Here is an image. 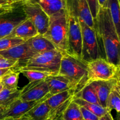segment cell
Instances as JSON below:
<instances>
[{"mask_svg":"<svg viewBox=\"0 0 120 120\" xmlns=\"http://www.w3.org/2000/svg\"><path fill=\"white\" fill-rule=\"evenodd\" d=\"M94 22L100 58L120 67V35L107 8L100 7Z\"/></svg>","mask_w":120,"mask_h":120,"instance_id":"cell-1","label":"cell"},{"mask_svg":"<svg viewBox=\"0 0 120 120\" xmlns=\"http://www.w3.org/2000/svg\"><path fill=\"white\" fill-rule=\"evenodd\" d=\"M58 74L69 80L75 95L88 84L86 62L66 53L62 55Z\"/></svg>","mask_w":120,"mask_h":120,"instance_id":"cell-2","label":"cell"},{"mask_svg":"<svg viewBox=\"0 0 120 120\" xmlns=\"http://www.w3.org/2000/svg\"><path fill=\"white\" fill-rule=\"evenodd\" d=\"M62 55L57 49L48 51L36 54L25 62L11 69L18 72L21 70H34L55 75L59 72Z\"/></svg>","mask_w":120,"mask_h":120,"instance_id":"cell-3","label":"cell"},{"mask_svg":"<svg viewBox=\"0 0 120 120\" xmlns=\"http://www.w3.org/2000/svg\"><path fill=\"white\" fill-rule=\"evenodd\" d=\"M49 17L48 30L43 35L62 54H67L68 18L66 8L55 13Z\"/></svg>","mask_w":120,"mask_h":120,"instance_id":"cell-4","label":"cell"},{"mask_svg":"<svg viewBox=\"0 0 120 120\" xmlns=\"http://www.w3.org/2000/svg\"><path fill=\"white\" fill-rule=\"evenodd\" d=\"M88 84L93 81H107L120 77V67L109 62L105 59L98 58L86 62Z\"/></svg>","mask_w":120,"mask_h":120,"instance_id":"cell-5","label":"cell"},{"mask_svg":"<svg viewBox=\"0 0 120 120\" xmlns=\"http://www.w3.org/2000/svg\"><path fill=\"white\" fill-rule=\"evenodd\" d=\"M26 19L22 2L12 4L8 10L0 15V39L9 35L18 25Z\"/></svg>","mask_w":120,"mask_h":120,"instance_id":"cell-6","label":"cell"},{"mask_svg":"<svg viewBox=\"0 0 120 120\" xmlns=\"http://www.w3.org/2000/svg\"><path fill=\"white\" fill-rule=\"evenodd\" d=\"M68 32L67 54L82 60V33L78 18L68 11Z\"/></svg>","mask_w":120,"mask_h":120,"instance_id":"cell-7","label":"cell"},{"mask_svg":"<svg viewBox=\"0 0 120 120\" xmlns=\"http://www.w3.org/2000/svg\"><path fill=\"white\" fill-rule=\"evenodd\" d=\"M79 22L82 33V60L87 62L100 58L94 28L90 27L83 21L79 20Z\"/></svg>","mask_w":120,"mask_h":120,"instance_id":"cell-8","label":"cell"},{"mask_svg":"<svg viewBox=\"0 0 120 120\" xmlns=\"http://www.w3.org/2000/svg\"><path fill=\"white\" fill-rule=\"evenodd\" d=\"M22 8L26 19L30 20L40 35L45 34L49 24V15L37 4L22 2Z\"/></svg>","mask_w":120,"mask_h":120,"instance_id":"cell-9","label":"cell"},{"mask_svg":"<svg viewBox=\"0 0 120 120\" xmlns=\"http://www.w3.org/2000/svg\"><path fill=\"white\" fill-rule=\"evenodd\" d=\"M68 11L78 18L80 21L92 28H94V19L91 15L86 0H65Z\"/></svg>","mask_w":120,"mask_h":120,"instance_id":"cell-10","label":"cell"},{"mask_svg":"<svg viewBox=\"0 0 120 120\" xmlns=\"http://www.w3.org/2000/svg\"><path fill=\"white\" fill-rule=\"evenodd\" d=\"M51 95L49 93L44 98L38 101H24L19 98L6 108L3 114V118H12L13 119L18 118L26 114L30 109L36 105L38 104L45 101Z\"/></svg>","mask_w":120,"mask_h":120,"instance_id":"cell-11","label":"cell"},{"mask_svg":"<svg viewBox=\"0 0 120 120\" xmlns=\"http://www.w3.org/2000/svg\"><path fill=\"white\" fill-rule=\"evenodd\" d=\"M49 93L45 80L32 81L21 89L19 98L24 101H38L44 98Z\"/></svg>","mask_w":120,"mask_h":120,"instance_id":"cell-12","label":"cell"},{"mask_svg":"<svg viewBox=\"0 0 120 120\" xmlns=\"http://www.w3.org/2000/svg\"><path fill=\"white\" fill-rule=\"evenodd\" d=\"M36 54L30 49L26 41L9 49L0 51V55L2 57L6 60L18 61V65L24 63Z\"/></svg>","mask_w":120,"mask_h":120,"instance_id":"cell-13","label":"cell"},{"mask_svg":"<svg viewBox=\"0 0 120 120\" xmlns=\"http://www.w3.org/2000/svg\"><path fill=\"white\" fill-rule=\"evenodd\" d=\"M120 77L107 81H96L90 82L96 91L100 104L103 108H106L108 96L114 85L120 80Z\"/></svg>","mask_w":120,"mask_h":120,"instance_id":"cell-14","label":"cell"},{"mask_svg":"<svg viewBox=\"0 0 120 120\" xmlns=\"http://www.w3.org/2000/svg\"><path fill=\"white\" fill-rule=\"evenodd\" d=\"M51 95L61 92L67 89H71L70 81L66 76L60 74H55L48 76L45 79Z\"/></svg>","mask_w":120,"mask_h":120,"instance_id":"cell-15","label":"cell"},{"mask_svg":"<svg viewBox=\"0 0 120 120\" xmlns=\"http://www.w3.org/2000/svg\"><path fill=\"white\" fill-rule=\"evenodd\" d=\"M38 34L32 22L28 19H26L25 21L18 25L8 36L18 38L26 41Z\"/></svg>","mask_w":120,"mask_h":120,"instance_id":"cell-16","label":"cell"},{"mask_svg":"<svg viewBox=\"0 0 120 120\" xmlns=\"http://www.w3.org/2000/svg\"><path fill=\"white\" fill-rule=\"evenodd\" d=\"M22 2L37 4L49 16L66 8L65 0H23Z\"/></svg>","mask_w":120,"mask_h":120,"instance_id":"cell-17","label":"cell"},{"mask_svg":"<svg viewBox=\"0 0 120 120\" xmlns=\"http://www.w3.org/2000/svg\"><path fill=\"white\" fill-rule=\"evenodd\" d=\"M26 41L30 49L36 54L56 49L49 40L40 34L33 36Z\"/></svg>","mask_w":120,"mask_h":120,"instance_id":"cell-18","label":"cell"},{"mask_svg":"<svg viewBox=\"0 0 120 120\" xmlns=\"http://www.w3.org/2000/svg\"><path fill=\"white\" fill-rule=\"evenodd\" d=\"M106 109L111 112L114 109L118 114L120 112V80L112 87L107 101Z\"/></svg>","mask_w":120,"mask_h":120,"instance_id":"cell-19","label":"cell"},{"mask_svg":"<svg viewBox=\"0 0 120 120\" xmlns=\"http://www.w3.org/2000/svg\"><path fill=\"white\" fill-rule=\"evenodd\" d=\"M50 108L46 100L39 102L25 115L30 120H47Z\"/></svg>","mask_w":120,"mask_h":120,"instance_id":"cell-20","label":"cell"},{"mask_svg":"<svg viewBox=\"0 0 120 120\" xmlns=\"http://www.w3.org/2000/svg\"><path fill=\"white\" fill-rule=\"evenodd\" d=\"M21 89H9L4 88L0 91V108H7L19 98Z\"/></svg>","mask_w":120,"mask_h":120,"instance_id":"cell-21","label":"cell"},{"mask_svg":"<svg viewBox=\"0 0 120 120\" xmlns=\"http://www.w3.org/2000/svg\"><path fill=\"white\" fill-rule=\"evenodd\" d=\"M105 8L109 11L117 33L120 36V0H107Z\"/></svg>","mask_w":120,"mask_h":120,"instance_id":"cell-22","label":"cell"},{"mask_svg":"<svg viewBox=\"0 0 120 120\" xmlns=\"http://www.w3.org/2000/svg\"><path fill=\"white\" fill-rule=\"evenodd\" d=\"M75 96V93L71 89H67L61 92L57 93L55 95H51L46 100V102L50 109L57 107L64 101L68 100L70 98Z\"/></svg>","mask_w":120,"mask_h":120,"instance_id":"cell-23","label":"cell"},{"mask_svg":"<svg viewBox=\"0 0 120 120\" xmlns=\"http://www.w3.org/2000/svg\"><path fill=\"white\" fill-rule=\"evenodd\" d=\"M74 97L79 98L90 103L100 105L96 91L90 84L86 85L82 90L75 94Z\"/></svg>","mask_w":120,"mask_h":120,"instance_id":"cell-24","label":"cell"},{"mask_svg":"<svg viewBox=\"0 0 120 120\" xmlns=\"http://www.w3.org/2000/svg\"><path fill=\"white\" fill-rule=\"evenodd\" d=\"M73 101L78 104L80 107H82L94 114L98 117H101L103 115L107 112L106 108H103V107L95 104L90 103V102L86 101L79 98H73Z\"/></svg>","mask_w":120,"mask_h":120,"instance_id":"cell-25","label":"cell"},{"mask_svg":"<svg viewBox=\"0 0 120 120\" xmlns=\"http://www.w3.org/2000/svg\"><path fill=\"white\" fill-rule=\"evenodd\" d=\"M73 98L74 96L70 98L57 107L50 109L47 120H63L64 112L70 102L73 100Z\"/></svg>","mask_w":120,"mask_h":120,"instance_id":"cell-26","label":"cell"},{"mask_svg":"<svg viewBox=\"0 0 120 120\" xmlns=\"http://www.w3.org/2000/svg\"><path fill=\"white\" fill-rule=\"evenodd\" d=\"M19 74V73L11 69V71L2 76L1 78V82L4 88L9 89H18Z\"/></svg>","mask_w":120,"mask_h":120,"instance_id":"cell-27","label":"cell"},{"mask_svg":"<svg viewBox=\"0 0 120 120\" xmlns=\"http://www.w3.org/2000/svg\"><path fill=\"white\" fill-rule=\"evenodd\" d=\"M63 120H84L80 106L72 100L63 115Z\"/></svg>","mask_w":120,"mask_h":120,"instance_id":"cell-28","label":"cell"},{"mask_svg":"<svg viewBox=\"0 0 120 120\" xmlns=\"http://www.w3.org/2000/svg\"><path fill=\"white\" fill-rule=\"evenodd\" d=\"M19 72L22 73L24 76H25L28 79L29 82L43 80L49 75H52L46 72L34 70H21Z\"/></svg>","mask_w":120,"mask_h":120,"instance_id":"cell-29","label":"cell"},{"mask_svg":"<svg viewBox=\"0 0 120 120\" xmlns=\"http://www.w3.org/2000/svg\"><path fill=\"white\" fill-rule=\"evenodd\" d=\"M25 42L24 40L15 37L7 36L0 39V51L14 47Z\"/></svg>","mask_w":120,"mask_h":120,"instance_id":"cell-30","label":"cell"},{"mask_svg":"<svg viewBox=\"0 0 120 120\" xmlns=\"http://www.w3.org/2000/svg\"><path fill=\"white\" fill-rule=\"evenodd\" d=\"M86 1L87 2L88 5H89L90 12H91L93 18L94 20L97 16L100 9L98 0H86Z\"/></svg>","mask_w":120,"mask_h":120,"instance_id":"cell-31","label":"cell"},{"mask_svg":"<svg viewBox=\"0 0 120 120\" xmlns=\"http://www.w3.org/2000/svg\"><path fill=\"white\" fill-rule=\"evenodd\" d=\"M84 120H99V117L82 107H80Z\"/></svg>","mask_w":120,"mask_h":120,"instance_id":"cell-32","label":"cell"},{"mask_svg":"<svg viewBox=\"0 0 120 120\" xmlns=\"http://www.w3.org/2000/svg\"><path fill=\"white\" fill-rule=\"evenodd\" d=\"M18 61L15 60H5L0 62V69H11L18 65Z\"/></svg>","mask_w":120,"mask_h":120,"instance_id":"cell-33","label":"cell"},{"mask_svg":"<svg viewBox=\"0 0 120 120\" xmlns=\"http://www.w3.org/2000/svg\"><path fill=\"white\" fill-rule=\"evenodd\" d=\"M99 120H114L110 112H107L104 115L99 118Z\"/></svg>","mask_w":120,"mask_h":120,"instance_id":"cell-34","label":"cell"},{"mask_svg":"<svg viewBox=\"0 0 120 120\" xmlns=\"http://www.w3.org/2000/svg\"><path fill=\"white\" fill-rule=\"evenodd\" d=\"M11 0H0V6L1 7H6L13 4Z\"/></svg>","mask_w":120,"mask_h":120,"instance_id":"cell-35","label":"cell"},{"mask_svg":"<svg viewBox=\"0 0 120 120\" xmlns=\"http://www.w3.org/2000/svg\"><path fill=\"white\" fill-rule=\"evenodd\" d=\"M11 71V69H0V78L5 75L7 73Z\"/></svg>","mask_w":120,"mask_h":120,"instance_id":"cell-36","label":"cell"},{"mask_svg":"<svg viewBox=\"0 0 120 120\" xmlns=\"http://www.w3.org/2000/svg\"><path fill=\"white\" fill-rule=\"evenodd\" d=\"M98 4H99L100 7H103L105 8V5H106L107 0H98Z\"/></svg>","mask_w":120,"mask_h":120,"instance_id":"cell-37","label":"cell"},{"mask_svg":"<svg viewBox=\"0 0 120 120\" xmlns=\"http://www.w3.org/2000/svg\"><path fill=\"white\" fill-rule=\"evenodd\" d=\"M11 5H8V6H6V7H2V8H0V15H1V14H2V13L5 12L6 11L8 10V9H9V7H10V6Z\"/></svg>","mask_w":120,"mask_h":120,"instance_id":"cell-38","label":"cell"},{"mask_svg":"<svg viewBox=\"0 0 120 120\" xmlns=\"http://www.w3.org/2000/svg\"><path fill=\"white\" fill-rule=\"evenodd\" d=\"M14 120H30L29 119V118L26 116V115H24L23 116H21V117L18 118L14 119Z\"/></svg>","mask_w":120,"mask_h":120,"instance_id":"cell-39","label":"cell"},{"mask_svg":"<svg viewBox=\"0 0 120 120\" xmlns=\"http://www.w3.org/2000/svg\"><path fill=\"white\" fill-rule=\"evenodd\" d=\"M6 108H0V120L3 119V114L4 113L5 111Z\"/></svg>","mask_w":120,"mask_h":120,"instance_id":"cell-40","label":"cell"},{"mask_svg":"<svg viewBox=\"0 0 120 120\" xmlns=\"http://www.w3.org/2000/svg\"><path fill=\"white\" fill-rule=\"evenodd\" d=\"M13 3H16V2H22L23 0H11Z\"/></svg>","mask_w":120,"mask_h":120,"instance_id":"cell-41","label":"cell"},{"mask_svg":"<svg viewBox=\"0 0 120 120\" xmlns=\"http://www.w3.org/2000/svg\"><path fill=\"white\" fill-rule=\"evenodd\" d=\"M0 120H14V119L12 118H3Z\"/></svg>","mask_w":120,"mask_h":120,"instance_id":"cell-42","label":"cell"},{"mask_svg":"<svg viewBox=\"0 0 120 120\" xmlns=\"http://www.w3.org/2000/svg\"><path fill=\"white\" fill-rule=\"evenodd\" d=\"M3 88H4L3 85H2V82H1V81H0V91H1L2 90V89H3Z\"/></svg>","mask_w":120,"mask_h":120,"instance_id":"cell-43","label":"cell"},{"mask_svg":"<svg viewBox=\"0 0 120 120\" xmlns=\"http://www.w3.org/2000/svg\"><path fill=\"white\" fill-rule=\"evenodd\" d=\"M5 60H6V59H5L4 58H3L2 56H1V55H0V62H1V61H5Z\"/></svg>","mask_w":120,"mask_h":120,"instance_id":"cell-44","label":"cell"},{"mask_svg":"<svg viewBox=\"0 0 120 120\" xmlns=\"http://www.w3.org/2000/svg\"><path fill=\"white\" fill-rule=\"evenodd\" d=\"M2 7H1V6H0V8H2Z\"/></svg>","mask_w":120,"mask_h":120,"instance_id":"cell-45","label":"cell"},{"mask_svg":"<svg viewBox=\"0 0 120 120\" xmlns=\"http://www.w3.org/2000/svg\"><path fill=\"white\" fill-rule=\"evenodd\" d=\"M0 81H1V78H0Z\"/></svg>","mask_w":120,"mask_h":120,"instance_id":"cell-46","label":"cell"}]
</instances>
